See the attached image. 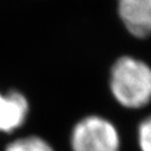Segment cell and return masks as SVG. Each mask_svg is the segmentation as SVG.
Wrapping results in <instances>:
<instances>
[{
	"instance_id": "cell-1",
	"label": "cell",
	"mask_w": 151,
	"mask_h": 151,
	"mask_svg": "<svg viewBox=\"0 0 151 151\" xmlns=\"http://www.w3.org/2000/svg\"><path fill=\"white\" fill-rule=\"evenodd\" d=\"M111 92L125 108L139 109L151 101V68L140 60L124 56L111 70Z\"/></svg>"
},
{
	"instance_id": "cell-2",
	"label": "cell",
	"mask_w": 151,
	"mask_h": 151,
	"mask_svg": "<svg viewBox=\"0 0 151 151\" xmlns=\"http://www.w3.org/2000/svg\"><path fill=\"white\" fill-rule=\"evenodd\" d=\"M70 147L72 151H119V132L109 120L90 115L75 124Z\"/></svg>"
},
{
	"instance_id": "cell-3",
	"label": "cell",
	"mask_w": 151,
	"mask_h": 151,
	"mask_svg": "<svg viewBox=\"0 0 151 151\" xmlns=\"http://www.w3.org/2000/svg\"><path fill=\"white\" fill-rule=\"evenodd\" d=\"M119 16L134 37L151 35V0H119Z\"/></svg>"
},
{
	"instance_id": "cell-4",
	"label": "cell",
	"mask_w": 151,
	"mask_h": 151,
	"mask_svg": "<svg viewBox=\"0 0 151 151\" xmlns=\"http://www.w3.org/2000/svg\"><path fill=\"white\" fill-rule=\"evenodd\" d=\"M29 104L18 91L0 93V131L12 132L20 128L27 119Z\"/></svg>"
},
{
	"instance_id": "cell-5",
	"label": "cell",
	"mask_w": 151,
	"mask_h": 151,
	"mask_svg": "<svg viewBox=\"0 0 151 151\" xmlns=\"http://www.w3.org/2000/svg\"><path fill=\"white\" fill-rule=\"evenodd\" d=\"M6 151H54V149L43 138L32 135L11 142Z\"/></svg>"
},
{
	"instance_id": "cell-6",
	"label": "cell",
	"mask_w": 151,
	"mask_h": 151,
	"mask_svg": "<svg viewBox=\"0 0 151 151\" xmlns=\"http://www.w3.org/2000/svg\"><path fill=\"white\" fill-rule=\"evenodd\" d=\"M138 141L141 151H151V116L145 119L139 125Z\"/></svg>"
}]
</instances>
